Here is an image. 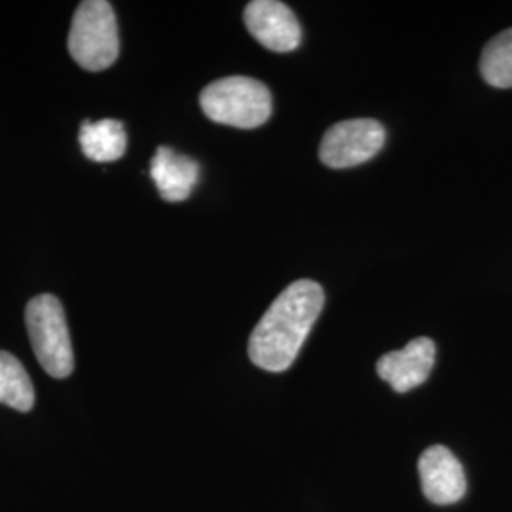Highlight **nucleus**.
Returning <instances> with one entry per match:
<instances>
[{
  "instance_id": "9b49d317",
  "label": "nucleus",
  "mask_w": 512,
  "mask_h": 512,
  "mask_svg": "<svg viewBox=\"0 0 512 512\" xmlns=\"http://www.w3.org/2000/svg\"><path fill=\"white\" fill-rule=\"evenodd\" d=\"M0 403L19 412H29L35 406V389L25 366L6 351H0Z\"/></svg>"
},
{
  "instance_id": "0eeeda50",
  "label": "nucleus",
  "mask_w": 512,
  "mask_h": 512,
  "mask_svg": "<svg viewBox=\"0 0 512 512\" xmlns=\"http://www.w3.org/2000/svg\"><path fill=\"white\" fill-rule=\"evenodd\" d=\"M421 490L435 505H452L467 492V478L458 458L446 446H431L421 454Z\"/></svg>"
},
{
  "instance_id": "1a4fd4ad",
  "label": "nucleus",
  "mask_w": 512,
  "mask_h": 512,
  "mask_svg": "<svg viewBox=\"0 0 512 512\" xmlns=\"http://www.w3.org/2000/svg\"><path fill=\"white\" fill-rule=\"evenodd\" d=\"M150 177L165 202H184L200 181V165L173 148L160 147L150 162Z\"/></svg>"
},
{
  "instance_id": "f8f14e48",
  "label": "nucleus",
  "mask_w": 512,
  "mask_h": 512,
  "mask_svg": "<svg viewBox=\"0 0 512 512\" xmlns=\"http://www.w3.org/2000/svg\"><path fill=\"white\" fill-rule=\"evenodd\" d=\"M480 73L494 88H512V29L499 33L486 44Z\"/></svg>"
},
{
  "instance_id": "f257e3e1",
  "label": "nucleus",
  "mask_w": 512,
  "mask_h": 512,
  "mask_svg": "<svg viewBox=\"0 0 512 512\" xmlns=\"http://www.w3.org/2000/svg\"><path fill=\"white\" fill-rule=\"evenodd\" d=\"M325 293L319 283L298 279L272 302L249 338V357L268 372L293 365L311 327L321 315Z\"/></svg>"
},
{
  "instance_id": "39448f33",
  "label": "nucleus",
  "mask_w": 512,
  "mask_h": 512,
  "mask_svg": "<svg viewBox=\"0 0 512 512\" xmlns=\"http://www.w3.org/2000/svg\"><path fill=\"white\" fill-rule=\"evenodd\" d=\"M385 143V129L370 118L346 120L325 133L319 156L321 162L334 169H346L365 164L374 158Z\"/></svg>"
},
{
  "instance_id": "f03ea898",
  "label": "nucleus",
  "mask_w": 512,
  "mask_h": 512,
  "mask_svg": "<svg viewBox=\"0 0 512 512\" xmlns=\"http://www.w3.org/2000/svg\"><path fill=\"white\" fill-rule=\"evenodd\" d=\"M200 105L205 116L222 126L239 129L260 128L272 114V93L249 76H228L209 84Z\"/></svg>"
},
{
  "instance_id": "7ed1b4c3",
  "label": "nucleus",
  "mask_w": 512,
  "mask_h": 512,
  "mask_svg": "<svg viewBox=\"0 0 512 512\" xmlns=\"http://www.w3.org/2000/svg\"><path fill=\"white\" fill-rule=\"evenodd\" d=\"M69 54L86 71H105L118 59L120 35L112 4L84 0L74 12L69 33Z\"/></svg>"
},
{
  "instance_id": "6e6552de",
  "label": "nucleus",
  "mask_w": 512,
  "mask_h": 512,
  "mask_svg": "<svg viewBox=\"0 0 512 512\" xmlns=\"http://www.w3.org/2000/svg\"><path fill=\"white\" fill-rule=\"evenodd\" d=\"M437 348L429 338H416L401 351L385 353L378 361V376L397 393H406L427 382L435 365Z\"/></svg>"
},
{
  "instance_id": "20e7f679",
  "label": "nucleus",
  "mask_w": 512,
  "mask_h": 512,
  "mask_svg": "<svg viewBox=\"0 0 512 512\" xmlns=\"http://www.w3.org/2000/svg\"><path fill=\"white\" fill-rule=\"evenodd\" d=\"M25 325L40 366L52 378H67L74 370V353L67 317L54 294H38L25 310Z\"/></svg>"
},
{
  "instance_id": "9d476101",
  "label": "nucleus",
  "mask_w": 512,
  "mask_h": 512,
  "mask_svg": "<svg viewBox=\"0 0 512 512\" xmlns=\"http://www.w3.org/2000/svg\"><path fill=\"white\" fill-rule=\"evenodd\" d=\"M78 141L84 156L99 164L120 160L128 148L126 129L118 120H84L80 126Z\"/></svg>"
},
{
  "instance_id": "423d86ee",
  "label": "nucleus",
  "mask_w": 512,
  "mask_h": 512,
  "mask_svg": "<svg viewBox=\"0 0 512 512\" xmlns=\"http://www.w3.org/2000/svg\"><path fill=\"white\" fill-rule=\"evenodd\" d=\"M249 33L268 50L277 54L293 52L302 42V29L293 10L277 0H253L245 8Z\"/></svg>"
}]
</instances>
